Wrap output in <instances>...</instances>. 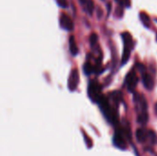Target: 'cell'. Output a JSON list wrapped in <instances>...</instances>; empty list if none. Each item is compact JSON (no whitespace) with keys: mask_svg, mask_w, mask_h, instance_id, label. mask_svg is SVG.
Segmentation results:
<instances>
[{"mask_svg":"<svg viewBox=\"0 0 157 156\" xmlns=\"http://www.w3.org/2000/svg\"><path fill=\"white\" fill-rule=\"evenodd\" d=\"M99 107L104 114V116L106 117V119L112 124H116L118 122V116H117V112L111 108V106L109 105L108 99L104 97H101V99L98 102Z\"/></svg>","mask_w":157,"mask_h":156,"instance_id":"cell-1","label":"cell"},{"mask_svg":"<svg viewBox=\"0 0 157 156\" xmlns=\"http://www.w3.org/2000/svg\"><path fill=\"white\" fill-rule=\"evenodd\" d=\"M123 41H124V50H123V54H122V59H121V63L125 64L131 56V51L133 48V40L132 37L129 32H123L121 35Z\"/></svg>","mask_w":157,"mask_h":156,"instance_id":"cell-2","label":"cell"},{"mask_svg":"<svg viewBox=\"0 0 157 156\" xmlns=\"http://www.w3.org/2000/svg\"><path fill=\"white\" fill-rule=\"evenodd\" d=\"M101 91H102L101 90V86L97 81H92L89 84L87 93H88V97H90V99L93 102H96V103L99 102V100L103 97Z\"/></svg>","mask_w":157,"mask_h":156,"instance_id":"cell-3","label":"cell"},{"mask_svg":"<svg viewBox=\"0 0 157 156\" xmlns=\"http://www.w3.org/2000/svg\"><path fill=\"white\" fill-rule=\"evenodd\" d=\"M124 133H123V131L122 129H117L116 130V132H115V135L113 137V143L116 147H118L119 149H122V150H125L126 147H127V143H126V141L124 139Z\"/></svg>","mask_w":157,"mask_h":156,"instance_id":"cell-4","label":"cell"},{"mask_svg":"<svg viewBox=\"0 0 157 156\" xmlns=\"http://www.w3.org/2000/svg\"><path fill=\"white\" fill-rule=\"evenodd\" d=\"M125 83H126L127 88L130 92H133L135 90L137 84H138V77H137L136 73L133 70L128 73L126 79H125Z\"/></svg>","mask_w":157,"mask_h":156,"instance_id":"cell-5","label":"cell"},{"mask_svg":"<svg viewBox=\"0 0 157 156\" xmlns=\"http://www.w3.org/2000/svg\"><path fill=\"white\" fill-rule=\"evenodd\" d=\"M79 84V72L77 69L72 70L69 79H68V87L70 91H75Z\"/></svg>","mask_w":157,"mask_h":156,"instance_id":"cell-6","label":"cell"},{"mask_svg":"<svg viewBox=\"0 0 157 156\" xmlns=\"http://www.w3.org/2000/svg\"><path fill=\"white\" fill-rule=\"evenodd\" d=\"M134 102H135L136 109L138 110L139 114L143 112H147V102L144 96L139 95V94L135 95Z\"/></svg>","mask_w":157,"mask_h":156,"instance_id":"cell-7","label":"cell"},{"mask_svg":"<svg viewBox=\"0 0 157 156\" xmlns=\"http://www.w3.org/2000/svg\"><path fill=\"white\" fill-rule=\"evenodd\" d=\"M60 25L63 29L66 30H73L74 29V23L72 18L69 17V15L65 14V13H62L61 17H60Z\"/></svg>","mask_w":157,"mask_h":156,"instance_id":"cell-8","label":"cell"},{"mask_svg":"<svg viewBox=\"0 0 157 156\" xmlns=\"http://www.w3.org/2000/svg\"><path fill=\"white\" fill-rule=\"evenodd\" d=\"M143 82H144V86L148 90H152L153 89L155 83H154V78L151 76V74H143Z\"/></svg>","mask_w":157,"mask_h":156,"instance_id":"cell-9","label":"cell"},{"mask_svg":"<svg viewBox=\"0 0 157 156\" xmlns=\"http://www.w3.org/2000/svg\"><path fill=\"white\" fill-rule=\"evenodd\" d=\"M136 138L140 143H144L148 139V131L144 129H138L136 131Z\"/></svg>","mask_w":157,"mask_h":156,"instance_id":"cell-10","label":"cell"},{"mask_svg":"<svg viewBox=\"0 0 157 156\" xmlns=\"http://www.w3.org/2000/svg\"><path fill=\"white\" fill-rule=\"evenodd\" d=\"M69 48H70V51L73 55H76L78 53V48H77L75 39L74 36H71L69 39Z\"/></svg>","mask_w":157,"mask_h":156,"instance_id":"cell-11","label":"cell"},{"mask_svg":"<svg viewBox=\"0 0 157 156\" xmlns=\"http://www.w3.org/2000/svg\"><path fill=\"white\" fill-rule=\"evenodd\" d=\"M140 18H141L142 22L144 23V25L145 27H147V28L150 27V17L145 12H141L140 13Z\"/></svg>","mask_w":157,"mask_h":156,"instance_id":"cell-12","label":"cell"},{"mask_svg":"<svg viewBox=\"0 0 157 156\" xmlns=\"http://www.w3.org/2000/svg\"><path fill=\"white\" fill-rule=\"evenodd\" d=\"M148 119H149V116H148V113L147 112H143V113H140L138 114V122L140 124H145L147 121H148Z\"/></svg>","mask_w":157,"mask_h":156,"instance_id":"cell-13","label":"cell"},{"mask_svg":"<svg viewBox=\"0 0 157 156\" xmlns=\"http://www.w3.org/2000/svg\"><path fill=\"white\" fill-rule=\"evenodd\" d=\"M94 71H95V67L89 62H87L84 64V72L86 74H87V75L91 74Z\"/></svg>","mask_w":157,"mask_h":156,"instance_id":"cell-14","label":"cell"},{"mask_svg":"<svg viewBox=\"0 0 157 156\" xmlns=\"http://www.w3.org/2000/svg\"><path fill=\"white\" fill-rule=\"evenodd\" d=\"M85 6H86V11L91 15L93 13V10H94V2H93V0H86V2L85 4Z\"/></svg>","mask_w":157,"mask_h":156,"instance_id":"cell-15","label":"cell"},{"mask_svg":"<svg viewBox=\"0 0 157 156\" xmlns=\"http://www.w3.org/2000/svg\"><path fill=\"white\" fill-rule=\"evenodd\" d=\"M121 92H119V91H116V92H114V93H112V98H113V100L118 104L121 100Z\"/></svg>","mask_w":157,"mask_h":156,"instance_id":"cell-16","label":"cell"},{"mask_svg":"<svg viewBox=\"0 0 157 156\" xmlns=\"http://www.w3.org/2000/svg\"><path fill=\"white\" fill-rule=\"evenodd\" d=\"M148 138L150 139V141H151L152 143H156L157 136L156 134L155 133V131H148Z\"/></svg>","mask_w":157,"mask_h":156,"instance_id":"cell-17","label":"cell"},{"mask_svg":"<svg viewBox=\"0 0 157 156\" xmlns=\"http://www.w3.org/2000/svg\"><path fill=\"white\" fill-rule=\"evenodd\" d=\"M98 35L96 33H92L90 38H89V41H90L91 46H95L97 44V42H98Z\"/></svg>","mask_w":157,"mask_h":156,"instance_id":"cell-18","label":"cell"},{"mask_svg":"<svg viewBox=\"0 0 157 156\" xmlns=\"http://www.w3.org/2000/svg\"><path fill=\"white\" fill-rule=\"evenodd\" d=\"M120 6L129 7L131 6V0H115Z\"/></svg>","mask_w":157,"mask_h":156,"instance_id":"cell-19","label":"cell"},{"mask_svg":"<svg viewBox=\"0 0 157 156\" xmlns=\"http://www.w3.org/2000/svg\"><path fill=\"white\" fill-rule=\"evenodd\" d=\"M84 137H85V139H86V146L88 147V148H91L92 147V145H93V142H92V140L87 136V134L84 131Z\"/></svg>","mask_w":157,"mask_h":156,"instance_id":"cell-20","label":"cell"},{"mask_svg":"<svg viewBox=\"0 0 157 156\" xmlns=\"http://www.w3.org/2000/svg\"><path fill=\"white\" fill-rule=\"evenodd\" d=\"M58 5L62 7H66L67 6V0H56Z\"/></svg>","mask_w":157,"mask_h":156,"instance_id":"cell-21","label":"cell"},{"mask_svg":"<svg viewBox=\"0 0 157 156\" xmlns=\"http://www.w3.org/2000/svg\"><path fill=\"white\" fill-rule=\"evenodd\" d=\"M136 67H137V68L141 71V73L144 74V72L145 71V67H144V64H142V63H137Z\"/></svg>","mask_w":157,"mask_h":156,"instance_id":"cell-22","label":"cell"},{"mask_svg":"<svg viewBox=\"0 0 157 156\" xmlns=\"http://www.w3.org/2000/svg\"><path fill=\"white\" fill-rule=\"evenodd\" d=\"M80 1V3L83 5V6H85V4H86V0H79Z\"/></svg>","mask_w":157,"mask_h":156,"instance_id":"cell-23","label":"cell"},{"mask_svg":"<svg viewBox=\"0 0 157 156\" xmlns=\"http://www.w3.org/2000/svg\"><path fill=\"white\" fill-rule=\"evenodd\" d=\"M155 112H156V114H157V103H156V105H155Z\"/></svg>","mask_w":157,"mask_h":156,"instance_id":"cell-24","label":"cell"},{"mask_svg":"<svg viewBox=\"0 0 157 156\" xmlns=\"http://www.w3.org/2000/svg\"><path fill=\"white\" fill-rule=\"evenodd\" d=\"M156 40H157V35H156Z\"/></svg>","mask_w":157,"mask_h":156,"instance_id":"cell-25","label":"cell"},{"mask_svg":"<svg viewBox=\"0 0 157 156\" xmlns=\"http://www.w3.org/2000/svg\"><path fill=\"white\" fill-rule=\"evenodd\" d=\"M156 21H157V19H156Z\"/></svg>","mask_w":157,"mask_h":156,"instance_id":"cell-26","label":"cell"}]
</instances>
